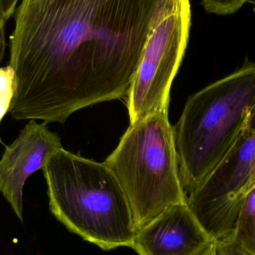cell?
I'll list each match as a JSON object with an SVG mask.
<instances>
[{
    "mask_svg": "<svg viewBox=\"0 0 255 255\" xmlns=\"http://www.w3.org/2000/svg\"><path fill=\"white\" fill-rule=\"evenodd\" d=\"M247 130H251L254 131L255 130V103L253 107L250 111V118L248 121V128Z\"/></svg>",
    "mask_w": 255,
    "mask_h": 255,
    "instance_id": "obj_15",
    "label": "cell"
},
{
    "mask_svg": "<svg viewBox=\"0 0 255 255\" xmlns=\"http://www.w3.org/2000/svg\"><path fill=\"white\" fill-rule=\"evenodd\" d=\"M255 103V63L242 67L190 97L173 127L181 187L196 191L248 128Z\"/></svg>",
    "mask_w": 255,
    "mask_h": 255,
    "instance_id": "obj_3",
    "label": "cell"
},
{
    "mask_svg": "<svg viewBox=\"0 0 255 255\" xmlns=\"http://www.w3.org/2000/svg\"><path fill=\"white\" fill-rule=\"evenodd\" d=\"M191 19L190 0H162L126 97L130 124L168 115L171 86L185 55Z\"/></svg>",
    "mask_w": 255,
    "mask_h": 255,
    "instance_id": "obj_5",
    "label": "cell"
},
{
    "mask_svg": "<svg viewBox=\"0 0 255 255\" xmlns=\"http://www.w3.org/2000/svg\"><path fill=\"white\" fill-rule=\"evenodd\" d=\"M232 239L249 255H255V187L246 196Z\"/></svg>",
    "mask_w": 255,
    "mask_h": 255,
    "instance_id": "obj_9",
    "label": "cell"
},
{
    "mask_svg": "<svg viewBox=\"0 0 255 255\" xmlns=\"http://www.w3.org/2000/svg\"><path fill=\"white\" fill-rule=\"evenodd\" d=\"M19 0H0V12L4 20L7 21L14 13Z\"/></svg>",
    "mask_w": 255,
    "mask_h": 255,
    "instance_id": "obj_13",
    "label": "cell"
},
{
    "mask_svg": "<svg viewBox=\"0 0 255 255\" xmlns=\"http://www.w3.org/2000/svg\"><path fill=\"white\" fill-rule=\"evenodd\" d=\"M217 249L219 255H249L237 244L232 238L223 242L217 243Z\"/></svg>",
    "mask_w": 255,
    "mask_h": 255,
    "instance_id": "obj_12",
    "label": "cell"
},
{
    "mask_svg": "<svg viewBox=\"0 0 255 255\" xmlns=\"http://www.w3.org/2000/svg\"><path fill=\"white\" fill-rule=\"evenodd\" d=\"M6 21L1 16V12H0V63L2 61L4 58V51H5L6 43H5V26Z\"/></svg>",
    "mask_w": 255,
    "mask_h": 255,
    "instance_id": "obj_14",
    "label": "cell"
},
{
    "mask_svg": "<svg viewBox=\"0 0 255 255\" xmlns=\"http://www.w3.org/2000/svg\"><path fill=\"white\" fill-rule=\"evenodd\" d=\"M250 0H202L205 11L217 15L236 13Z\"/></svg>",
    "mask_w": 255,
    "mask_h": 255,
    "instance_id": "obj_11",
    "label": "cell"
},
{
    "mask_svg": "<svg viewBox=\"0 0 255 255\" xmlns=\"http://www.w3.org/2000/svg\"><path fill=\"white\" fill-rule=\"evenodd\" d=\"M47 124L31 120L0 159V193L22 221V191L26 180L43 169L49 159L63 148L61 137Z\"/></svg>",
    "mask_w": 255,
    "mask_h": 255,
    "instance_id": "obj_7",
    "label": "cell"
},
{
    "mask_svg": "<svg viewBox=\"0 0 255 255\" xmlns=\"http://www.w3.org/2000/svg\"><path fill=\"white\" fill-rule=\"evenodd\" d=\"M216 244L182 202L139 229L131 249L139 255H205Z\"/></svg>",
    "mask_w": 255,
    "mask_h": 255,
    "instance_id": "obj_8",
    "label": "cell"
},
{
    "mask_svg": "<svg viewBox=\"0 0 255 255\" xmlns=\"http://www.w3.org/2000/svg\"><path fill=\"white\" fill-rule=\"evenodd\" d=\"M205 255H219L218 252H217V244H216Z\"/></svg>",
    "mask_w": 255,
    "mask_h": 255,
    "instance_id": "obj_16",
    "label": "cell"
},
{
    "mask_svg": "<svg viewBox=\"0 0 255 255\" xmlns=\"http://www.w3.org/2000/svg\"><path fill=\"white\" fill-rule=\"evenodd\" d=\"M14 72L10 65L0 67V125L9 112L14 95ZM0 143H3L0 136Z\"/></svg>",
    "mask_w": 255,
    "mask_h": 255,
    "instance_id": "obj_10",
    "label": "cell"
},
{
    "mask_svg": "<svg viewBox=\"0 0 255 255\" xmlns=\"http://www.w3.org/2000/svg\"><path fill=\"white\" fill-rule=\"evenodd\" d=\"M255 187V130H246L226 158L187 199L199 224L216 243L233 236L247 193Z\"/></svg>",
    "mask_w": 255,
    "mask_h": 255,
    "instance_id": "obj_6",
    "label": "cell"
},
{
    "mask_svg": "<svg viewBox=\"0 0 255 255\" xmlns=\"http://www.w3.org/2000/svg\"><path fill=\"white\" fill-rule=\"evenodd\" d=\"M49 209L72 233L105 251L131 248L137 229L128 200L106 163L67 151L42 169Z\"/></svg>",
    "mask_w": 255,
    "mask_h": 255,
    "instance_id": "obj_2",
    "label": "cell"
},
{
    "mask_svg": "<svg viewBox=\"0 0 255 255\" xmlns=\"http://www.w3.org/2000/svg\"><path fill=\"white\" fill-rule=\"evenodd\" d=\"M162 0H21L10 37L16 121L64 124L126 98Z\"/></svg>",
    "mask_w": 255,
    "mask_h": 255,
    "instance_id": "obj_1",
    "label": "cell"
},
{
    "mask_svg": "<svg viewBox=\"0 0 255 255\" xmlns=\"http://www.w3.org/2000/svg\"><path fill=\"white\" fill-rule=\"evenodd\" d=\"M105 163L127 195L137 231L167 208L187 202L168 115L130 124Z\"/></svg>",
    "mask_w": 255,
    "mask_h": 255,
    "instance_id": "obj_4",
    "label": "cell"
}]
</instances>
